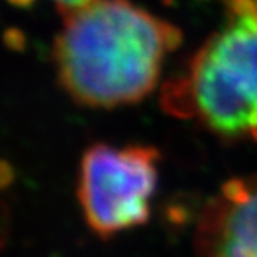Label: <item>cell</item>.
Segmentation results:
<instances>
[{
    "mask_svg": "<svg viewBox=\"0 0 257 257\" xmlns=\"http://www.w3.org/2000/svg\"><path fill=\"white\" fill-rule=\"evenodd\" d=\"M14 2H22V4H25V2H28V0H14ZM53 2L64 11V14H67V13L76 11V10L88 5L90 2H93V0H53Z\"/></svg>",
    "mask_w": 257,
    "mask_h": 257,
    "instance_id": "5b68a950",
    "label": "cell"
},
{
    "mask_svg": "<svg viewBox=\"0 0 257 257\" xmlns=\"http://www.w3.org/2000/svg\"><path fill=\"white\" fill-rule=\"evenodd\" d=\"M160 152L152 146H110L85 149L76 195L87 226L101 238L141 226L151 217L158 183Z\"/></svg>",
    "mask_w": 257,
    "mask_h": 257,
    "instance_id": "3957f363",
    "label": "cell"
},
{
    "mask_svg": "<svg viewBox=\"0 0 257 257\" xmlns=\"http://www.w3.org/2000/svg\"><path fill=\"white\" fill-rule=\"evenodd\" d=\"M161 105L223 140L257 143V0H229L223 25L163 87Z\"/></svg>",
    "mask_w": 257,
    "mask_h": 257,
    "instance_id": "7a4b0ae2",
    "label": "cell"
},
{
    "mask_svg": "<svg viewBox=\"0 0 257 257\" xmlns=\"http://www.w3.org/2000/svg\"><path fill=\"white\" fill-rule=\"evenodd\" d=\"M64 16L53 45L54 67L68 96L90 108L143 101L181 42L174 25L128 0H93Z\"/></svg>",
    "mask_w": 257,
    "mask_h": 257,
    "instance_id": "6da1fadb",
    "label": "cell"
},
{
    "mask_svg": "<svg viewBox=\"0 0 257 257\" xmlns=\"http://www.w3.org/2000/svg\"><path fill=\"white\" fill-rule=\"evenodd\" d=\"M195 257H257V174L226 181L201 208Z\"/></svg>",
    "mask_w": 257,
    "mask_h": 257,
    "instance_id": "277c9868",
    "label": "cell"
}]
</instances>
